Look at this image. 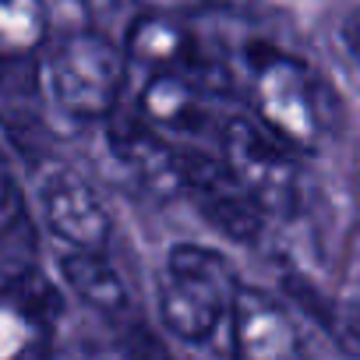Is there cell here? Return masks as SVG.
<instances>
[{
    "instance_id": "1",
    "label": "cell",
    "mask_w": 360,
    "mask_h": 360,
    "mask_svg": "<svg viewBox=\"0 0 360 360\" xmlns=\"http://www.w3.org/2000/svg\"><path fill=\"white\" fill-rule=\"evenodd\" d=\"M240 286L226 255L202 244H173L155 283V307L169 335L188 346H205L230 325Z\"/></svg>"
},
{
    "instance_id": "2",
    "label": "cell",
    "mask_w": 360,
    "mask_h": 360,
    "mask_svg": "<svg viewBox=\"0 0 360 360\" xmlns=\"http://www.w3.org/2000/svg\"><path fill=\"white\" fill-rule=\"evenodd\" d=\"M248 85L255 120L297 152H311L325 138V85L300 57L276 46L248 50Z\"/></svg>"
},
{
    "instance_id": "3",
    "label": "cell",
    "mask_w": 360,
    "mask_h": 360,
    "mask_svg": "<svg viewBox=\"0 0 360 360\" xmlns=\"http://www.w3.org/2000/svg\"><path fill=\"white\" fill-rule=\"evenodd\" d=\"M127 78V53L103 32L82 29L57 39L46 53V89L78 120H103L117 110Z\"/></svg>"
},
{
    "instance_id": "4",
    "label": "cell",
    "mask_w": 360,
    "mask_h": 360,
    "mask_svg": "<svg viewBox=\"0 0 360 360\" xmlns=\"http://www.w3.org/2000/svg\"><path fill=\"white\" fill-rule=\"evenodd\" d=\"M219 155L240 176L251 198L265 209V216H286L300 202V166L297 148L279 141L262 120L226 117L219 127Z\"/></svg>"
},
{
    "instance_id": "5",
    "label": "cell",
    "mask_w": 360,
    "mask_h": 360,
    "mask_svg": "<svg viewBox=\"0 0 360 360\" xmlns=\"http://www.w3.org/2000/svg\"><path fill=\"white\" fill-rule=\"evenodd\" d=\"M173 188L188 195L202 219L233 244H255L265 230V209L251 198L223 155L202 148H173Z\"/></svg>"
},
{
    "instance_id": "6",
    "label": "cell",
    "mask_w": 360,
    "mask_h": 360,
    "mask_svg": "<svg viewBox=\"0 0 360 360\" xmlns=\"http://www.w3.org/2000/svg\"><path fill=\"white\" fill-rule=\"evenodd\" d=\"M64 297L43 269L22 265L4 272L0 304V360H53V321Z\"/></svg>"
},
{
    "instance_id": "7",
    "label": "cell",
    "mask_w": 360,
    "mask_h": 360,
    "mask_svg": "<svg viewBox=\"0 0 360 360\" xmlns=\"http://www.w3.org/2000/svg\"><path fill=\"white\" fill-rule=\"evenodd\" d=\"M39 209L50 233L68 244V251H96L106 255L110 248V216L89 180L64 162H46L36 176Z\"/></svg>"
},
{
    "instance_id": "8",
    "label": "cell",
    "mask_w": 360,
    "mask_h": 360,
    "mask_svg": "<svg viewBox=\"0 0 360 360\" xmlns=\"http://www.w3.org/2000/svg\"><path fill=\"white\" fill-rule=\"evenodd\" d=\"M226 332L240 360H304V335L290 307L258 286H240Z\"/></svg>"
},
{
    "instance_id": "9",
    "label": "cell",
    "mask_w": 360,
    "mask_h": 360,
    "mask_svg": "<svg viewBox=\"0 0 360 360\" xmlns=\"http://www.w3.org/2000/svg\"><path fill=\"white\" fill-rule=\"evenodd\" d=\"M141 117L155 131L169 134H195L212 124V85L202 71H169L145 78L138 96Z\"/></svg>"
},
{
    "instance_id": "10",
    "label": "cell",
    "mask_w": 360,
    "mask_h": 360,
    "mask_svg": "<svg viewBox=\"0 0 360 360\" xmlns=\"http://www.w3.org/2000/svg\"><path fill=\"white\" fill-rule=\"evenodd\" d=\"M124 53L127 64L145 71V78L169 75V71H202L198 43L191 29L176 18L138 15L124 36Z\"/></svg>"
},
{
    "instance_id": "11",
    "label": "cell",
    "mask_w": 360,
    "mask_h": 360,
    "mask_svg": "<svg viewBox=\"0 0 360 360\" xmlns=\"http://www.w3.org/2000/svg\"><path fill=\"white\" fill-rule=\"evenodd\" d=\"M60 272H64V283L89 307H96L103 314H124L131 307L127 286L117 276V269L106 262V255H96V251H64Z\"/></svg>"
},
{
    "instance_id": "12",
    "label": "cell",
    "mask_w": 360,
    "mask_h": 360,
    "mask_svg": "<svg viewBox=\"0 0 360 360\" xmlns=\"http://www.w3.org/2000/svg\"><path fill=\"white\" fill-rule=\"evenodd\" d=\"M50 39V11L43 0H0V53L29 60Z\"/></svg>"
},
{
    "instance_id": "13",
    "label": "cell",
    "mask_w": 360,
    "mask_h": 360,
    "mask_svg": "<svg viewBox=\"0 0 360 360\" xmlns=\"http://www.w3.org/2000/svg\"><path fill=\"white\" fill-rule=\"evenodd\" d=\"M209 4L212 0H138L141 15H159V18H176V22H188Z\"/></svg>"
},
{
    "instance_id": "14",
    "label": "cell",
    "mask_w": 360,
    "mask_h": 360,
    "mask_svg": "<svg viewBox=\"0 0 360 360\" xmlns=\"http://www.w3.org/2000/svg\"><path fill=\"white\" fill-rule=\"evenodd\" d=\"M342 46L349 50V57L360 64V8H353L346 18H342Z\"/></svg>"
},
{
    "instance_id": "15",
    "label": "cell",
    "mask_w": 360,
    "mask_h": 360,
    "mask_svg": "<svg viewBox=\"0 0 360 360\" xmlns=\"http://www.w3.org/2000/svg\"><path fill=\"white\" fill-rule=\"evenodd\" d=\"M191 360H240V356L233 353V346H230V342L223 346V342H216V339H212V342H205V346H198Z\"/></svg>"
},
{
    "instance_id": "16",
    "label": "cell",
    "mask_w": 360,
    "mask_h": 360,
    "mask_svg": "<svg viewBox=\"0 0 360 360\" xmlns=\"http://www.w3.org/2000/svg\"><path fill=\"white\" fill-rule=\"evenodd\" d=\"M53 360H113V356L99 349H68V353H53Z\"/></svg>"
}]
</instances>
